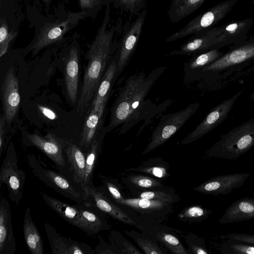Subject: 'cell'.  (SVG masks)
Returning a JSON list of instances; mask_svg holds the SVG:
<instances>
[{
  "label": "cell",
  "instance_id": "1",
  "mask_svg": "<svg viewBox=\"0 0 254 254\" xmlns=\"http://www.w3.org/2000/svg\"><path fill=\"white\" fill-rule=\"evenodd\" d=\"M159 66L146 76L144 71L131 75L126 80L111 108L107 132L122 125L120 134L126 133L153 110V104L146 100L153 85L165 70Z\"/></svg>",
  "mask_w": 254,
  "mask_h": 254
},
{
  "label": "cell",
  "instance_id": "2",
  "mask_svg": "<svg viewBox=\"0 0 254 254\" xmlns=\"http://www.w3.org/2000/svg\"><path fill=\"white\" fill-rule=\"evenodd\" d=\"M110 18V6L108 5L103 21L87 53L88 62L77 104V111L81 115L89 109L105 73L114 34V26H108Z\"/></svg>",
  "mask_w": 254,
  "mask_h": 254
},
{
  "label": "cell",
  "instance_id": "3",
  "mask_svg": "<svg viewBox=\"0 0 254 254\" xmlns=\"http://www.w3.org/2000/svg\"><path fill=\"white\" fill-rule=\"evenodd\" d=\"M254 146V121H251L223 136L206 154L209 157L235 160Z\"/></svg>",
  "mask_w": 254,
  "mask_h": 254
},
{
  "label": "cell",
  "instance_id": "4",
  "mask_svg": "<svg viewBox=\"0 0 254 254\" xmlns=\"http://www.w3.org/2000/svg\"><path fill=\"white\" fill-rule=\"evenodd\" d=\"M27 163L33 174L47 187L77 204L84 203L82 190H80L64 175L51 169L38 156L29 155Z\"/></svg>",
  "mask_w": 254,
  "mask_h": 254
},
{
  "label": "cell",
  "instance_id": "5",
  "mask_svg": "<svg viewBox=\"0 0 254 254\" xmlns=\"http://www.w3.org/2000/svg\"><path fill=\"white\" fill-rule=\"evenodd\" d=\"M199 106L198 103L190 104L178 112L163 115L152 132L150 141L142 154L153 151L169 140L196 112Z\"/></svg>",
  "mask_w": 254,
  "mask_h": 254
},
{
  "label": "cell",
  "instance_id": "6",
  "mask_svg": "<svg viewBox=\"0 0 254 254\" xmlns=\"http://www.w3.org/2000/svg\"><path fill=\"white\" fill-rule=\"evenodd\" d=\"M239 0H227L212 6L189 22L184 27L166 39L168 42L197 34L214 27L231 11Z\"/></svg>",
  "mask_w": 254,
  "mask_h": 254
},
{
  "label": "cell",
  "instance_id": "7",
  "mask_svg": "<svg viewBox=\"0 0 254 254\" xmlns=\"http://www.w3.org/2000/svg\"><path fill=\"white\" fill-rule=\"evenodd\" d=\"M25 178V172L18 167L15 147L10 142L0 167V187L6 185L9 199L17 205L22 198Z\"/></svg>",
  "mask_w": 254,
  "mask_h": 254
},
{
  "label": "cell",
  "instance_id": "8",
  "mask_svg": "<svg viewBox=\"0 0 254 254\" xmlns=\"http://www.w3.org/2000/svg\"><path fill=\"white\" fill-rule=\"evenodd\" d=\"M89 10L70 13L62 20L48 23L41 29L33 44L29 49L34 56L43 49L60 40L67 32L88 16Z\"/></svg>",
  "mask_w": 254,
  "mask_h": 254
},
{
  "label": "cell",
  "instance_id": "9",
  "mask_svg": "<svg viewBox=\"0 0 254 254\" xmlns=\"http://www.w3.org/2000/svg\"><path fill=\"white\" fill-rule=\"evenodd\" d=\"M84 203L110 215L124 223L139 228L138 223L114 204L103 192L94 186L86 187L82 189ZM141 227V226H140Z\"/></svg>",
  "mask_w": 254,
  "mask_h": 254
},
{
  "label": "cell",
  "instance_id": "10",
  "mask_svg": "<svg viewBox=\"0 0 254 254\" xmlns=\"http://www.w3.org/2000/svg\"><path fill=\"white\" fill-rule=\"evenodd\" d=\"M250 173L220 175L209 179L194 188V190L207 194L218 195L231 193L242 187L250 177Z\"/></svg>",
  "mask_w": 254,
  "mask_h": 254
},
{
  "label": "cell",
  "instance_id": "11",
  "mask_svg": "<svg viewBox=\"0 0 254 254\" xmlns=\"http://www.w3.org/2000/svg\"><path fill=\"white\" fill-rule=\"evenodd\" d=\"M240 93L213 109L196 127L181 142L186 145L194 142L218 125L226 117Z\"/></svg>",
  "mask_w": 254,
  "mask_h": 254
},
{
  "label": "cell",
  "instance_id": "12",
  "mask_svg": "<svg viewBox=\"0 0 254 254\" xmlns=\"http://www.w3.org/2000/svg\"><path fill=\"white\" fill-rule=\"evenodd\" d=\"M53 254H95V251L88 245L64 237L48 223L44 225Z\"/></svg>",
  "mask_w": 254,
  "mask_h": 254
},
{
  "label": "cell",
  "instance_id": "13",
  "mask_svg": "<svg viewBox=\"0 0 254 254\" xmlns=\"http://www.w3.org/2000/svg\"><path fill=\"white\" fill-rule=\"evenodd\" d=\"M41 194L46 204L66 222L77 227L89 236L95 235L82 215L78 204L70 205L45 193Z\"/></svg>",
  "mask_w": 254,
  "mask_h": 254
},
{
  "label": "cell",
  "instance_id": "14",
  "mask_svg": "<svg viewBox=\"0 0 254 254\" xmlns=\"http://www.w3.org/2000/svg\"><path fill=\"white\" fill-rule=\"evenodd\" d=\"M254 58V37L235 44L225 55L202 68V71L217 70Z\"/></svg>",
  "mask_w": 254,
  "mask_h": 254
},
{
  "label": "cell",
  "instance_id": "15",
  "mask_svg": "<svg viewBox=\"0 0 254 254\" xmlns=\"http://www.w3.org/2000/svg\"><path fill=\"white\" fill-rule=\"evenodd\" d=\"M3 111L7 123L16 116L20 103L18 81L12 67L6 72L1 86Z\"/></svg>",
  "mask_w": 254,
  "mask_h": 254
},
{
  "label": "cell",
  "instance_id": "16",
  "mask_svg": "<svg viewBox=\"0 0 254 254\" xmlns=\"http://www.w3.org/2000/svg\"><path fill=\"white\" fill-rule=\"evenodd\" d=\"M28 143L42 151L57 166L64 167L66 165L63 154V149L67 143L49 133L44 137L36 133H28L27 135Z\"/></svg>",
  "mask_w": 254,
  "mask_h": 254
},
{
  "label": "cell",
  "instance_id": "17",
  "mask_svg": "<svg viewBox=\"0 0 254 254\" xmlns=\"http://www.w3.org/2000/svg\"><path fill=\"white\" fill-rule=\"evenodd\" d=\"M254 23V18H248L232 21L220 26L214 27L204 32L221 38L224 40L227 45L232 44L235 45L247 39V34Z\"/></svg>",
  "mask_w": 254,
  "mask_h": 254
},
{
  "label": "cell",
  "instance_id": "18",
  "mask_svg": "<svg viewBox=\"0 0 254 254\" xmlns=\"http://www.w3.org/2000/svg\"><path fill=\"white\" fill-rule=\"evenodd\" d=\"M146 11L144 10L132 23L124 36L117 60L118 74L119 75L127 66L134 52L144 24Z\"/></svg>",
  "mask_w": 254,
  "mask_h": 254
},
{
  "label": "cell",
  "instance_id": "19",
  "mask_svg": "<svg viewBox=\"0 0 254 254\" xmlns=\"http://www.w3.org/2000/svg\"><path fill=\"white\" fill-rule=\"evenodd\" d=\"M17 244L14 237L11 213L8 201L4 197L0 200V254H15Z\"/></svg>",
  "mask_w": 254,
  "mask_h": 254
},
{
  "label": "cell",
  "instance_id": "20",
  "mask_svg": "<svg viewBox=\"0 0 254 254\" xmlns=\"http://www.w3.org/2000/svg\"><path fill=\"white\" fill-rule=\"evenodd\" d=\"M226 45L223 39L203 31L195 35V36L183 44L179 49L173 51L170 55H189L218 49Z\"/></svg>",
  "mask_w": 254,
  "mask_h": 254
},
{
  "label": "cell",
  "instance_id": "21",
  "mask_svg": "<svg viewBox=\"0 0 254 254\" xmlns=\"http://www.w3.org/2000/svg\"><path fill=\"white\" fill-rule=\"evenodd\" d=\"M131 210L139 217L145 216V221L161 212L170 210L171 203L141 198H124L120 203Z\"/></svg>",
  "mask_w": 254,
  "mask_h": 254
},
{
  "label": "cell",
  "instance_id": "22",
  "mask_svg": "<svg viewBox=\"0 0 254 254\" xmlns=\"http://www.w3.org/2000/svg\"><path fill=\"white\" fill-rule=\"evenodd\" d=\"M106 104H102L99 111L89 109L81 133L78 145L81 149L87 150L94 140L98 136L103 124Z\"/></svg>",
  "mask_w": 254,
  "mask_h": 254
},
{
  "label": "cell",
  "instance_id": "23",
  "mask_svg": "<svg viewBox=\"0 0 254 254\" xmlns=\"http://www.w3.org/2000/svg\"><path fill=\"white\" fill-rule=\"evenodd\" d=\"M254 218V198L245 197L233 202L218 222L220 224L236 223Z\"/></svg>",
  "mask_w": 254,
  "mask_h": 254
},
{
  "label": "cell",
  "instance_id": "24",
  "mask_svg": "<svg viewBox=\"0 0 254 254\" xmlns=\"http://www.w3.org/2000/svg\"><path fill=\"white\" fill-rule=\"evenodd\" d=\"M79 76V57L77 49L70 50L64 69V83L69 100L74 104L77 100Z\"/></svg>",
  "mask_w": 254,
  "mask_h": 254
},
{
  "label": "cell",
  "instance_id": "25",
  "mask_svg": "<svg viewBox=\"0 0 254 254\" xmlns=\"http://www.w3.org/2000/svg\"><path fill=\"white\" fill-rule=\"evenodd\" d=\"M73 181L82 190L85 169V153L77 144L69 141L64 148Z\"/></svg>",
  "mask_w": 254,
  "mask_h": 254
},
{
  "label": "cell",
  "instance_id": "26",
  "mask_svg": "<svg viewBox=\"0 0 254 254\" xmlns=\"http://www.w3.org/2000/svg\"><path fill=\"white\" fill-rule=\"evenodd\" d=\"M118 75L117 62L113 61L101 79L89 109L97 112L101 105L107 104L111 90Z\"/></svg>",
  "mask_w": 254,
  "mask_h": 254
},
{
  "label": "cell",
  "instance_id": "27",
  "mask_svg": "<svg viewBox=\"0 0 254 254\" xmlns=\"http://www.w3.org/2000/svg\"><path fill=\"white\" fill-rule=\"evenodd\" d=\"M24 240L31 254H44V244L41 236L34 224L29 206L26 208L23 220Z\"/></svg>",
  "mask_w": 254,
  "mask_h": 254
},
{
  "label": "cell",
  "instance_id": "28",
  "mask_svg": "<svg viewBox=\"0 0 254 254\" xmlns=\"http://www.w3.org/2000/svg\"><path fill=\"white\" fill-rule=\"evenodd\" d=\"M103 137L104 135L98 136L94 140L85 153V169L83 188L86 187L94 186L92 183L93 172L101 151Z\"/></svg>",
  "mask_w": 254,
  "mask_h": 254
},
{
  "label": "cell",
  "instance_id": "29",
  "mask_svg": "<svg viewBox=\"0 0 254 254\" xmlns=\"http://www.w3.org/2000/svg\"><path fill=\"white\" fill-rule=\"evenodd\" d=\"M206 0H172L169 16L172 20H181L199 8Z\"/></svg>",
  "mask_w": 254,
  "mask_h": 254
},
{
  "label": "cell",
  "instance_id": "30",
  "mask_svg": "<svg viewBox=\"0 0 254 254\" xmlns=\"http://www.w3.org/2000/svg\"><path fill=\"white\" fill-rule=\"evenodd\" d=\"M221 246L223 254H254V245L233 239H226Z\"/></svg>",
  "mask_w": 254,
  "mask_h": 254
},
{
  "label": "cell",
  "instance_id": "31",
  "mask_svg": "<svg viewBox=\"0 0 254 254\" xmlns=\"http://www.w3.org/2000/svg\"><path fill=\"white\" fill-rule=\"evenodd\" d=\"M156 240L161 243L171 253L177 254H187L188 252L179 240L173 235L159 232L155 235Z\"/></svg>",
  "mask_w": 254,
  "mask_h": 254
},
{
  "label": "cell",
  "instance_id": "32",
  "mask_svg": "<svg viewBox=\"0 0 254 254\" xmlns=\"http://www.w3.org/2000/svg\"><path fill=\"white\" fill-rule=\"evenodd\" d=\"M127 235L134 239L136 244L141 248L145 254H163L167 253L151 238L140 237L137 236L134 232H128Z\"/></svg>",
  "mask_w": 254,
  "mask_h": 254
},
{
  "label": "cell",
  "instance_id": "33",
  "mask_svg": "<svg viewBox=\"0 0 254 254\" xmlns=\"http://www.w3.org/2000/svg\"><path fill=\"white\" fill-rule=\"evenodd\" d=\"M223 55V53L217 49L206 51L197 56L190 63L189 67L191 69L203 68L217 60Z\"/></svg>",
  "mask_w": 254,
  "mask_h": 254
},
{
  "label": "cell",
  "instance_id": "34",
  "mask_svg": "<svg viewBox=\"0 0 254 254\" xmlns=\"http://www.w3.org/2000/svg\"><path fill=\"white\" fill-rule=\"evenodd\" d=\"M211 213V210L194 205L187 208L179 214V217L180 218L190 219L192 221L199 222L207 219Z\"/></svg>",
  "mask_w": 254,
  "mask_h": 254
},
{
  "label": "cell",
  "instance_id": "35",
  "mask_svg": "<svg viewBox=\"0 0 254 254\" xmlns=\"http://www.w3.org/2000/svg\"><path fill=\"white\" fill-rule=\"evenodd\" d=\"M0 57H2L7 51L10 42L16 35L14 31H9L8 28L4 18L0 22Z\"/></svg>",
  "mask_w": 254,
  "mask_h": 254
},
{
  "label": "cell",
  "instance_id": "36",
  "mask_svg": "<svg viewBox=\"0 0 254 254\" xmlns=\"http://www.w3.org/2000/svg\"><path fill=\"white\" fill-rule=\"evenodd\" d=\"M139 197L148 199L158 200L172 203L176 201L177 197L165 191L161 190H148L140 193Z\"/></svg>",
  "mask_w": 254,
  "mask_h": 254
},
{
  "label": "cell",
  "instance_id": "37",
  "mask_svg": "<svg viewBox=\"0 0 254 254\" xmlns=\"http://www.w3.org/2000/svg\"><path fill=\"white\" fill-rule=\"evenodd\" d=\"M123 238H120L117 232L113 231L111 232L110 239L115 242H112L113 244L117 245L118 249L121 251L122 254H140L142 253L136 248L132 245L127 240Z\"/></svg>",
  "mask_w": 254,
  "mask_h": 254
},
{
  "label": "cell",
  "instance_id": "38",
  "mask_svg": "<svg viewBox=\"0 0 254 254\" xmlns=\"http://www.w3.org/2000/svg\"><path fill=\"white\" fill-rule=\"evenodd\" d=\"M127 178L129 182L140 188H155L162 186L159 181L147 176L133 175H130Z\"/></svg>",
  "mask_w": 254,
  "mask_h": 254
},
{
  "label": "cell",
  "instance_id": "39",
  "mask_svg": "<svg viewBox=\"0 0 254 254\" xmlns=\"http://www.w3.org/2000/svg\"><path fill=\"white\" fill-rule=\"evenodd\" d=\"M134 170L136 172L149 174L159 178H163L168 176L167 171L165 167L159 165L148 166L147 164L144 163L142 166L138 167Z\"/></svg>",
  "mask_w": 254,
  "mask_h": 254
},
{
  "label": "cell",
  "instance_id": "40",
  "mask_svg": "<svg viewBox=\"0 0 254 254\" xmlns=\"http://www.w3.org/2000/svg\"><path fill=\"white\" fill-rule=\"evenodd\" d=\"M223 240L233 239L254 245V234L244 233H230L220 236Z\"/></svg>",
  "mask_w": 254,
  "mask_h": 254
},
{
  "label": "cell",
  "instance_id": "41",
  "mask_svg": "<svg viewBox=\"0 0 254 254\" xmlns=\"http://www.w3.org/2000/svg\"><path fill=\"white\" fill-rule=\"evenodd\" d=\"M6 123L4 115L1 116L0 119V155H2L9 145V139L6 136L5 124Z\"/></svg>",
  "mask_w": 254,
  "mask_h": 254
},
{
  "label": "cell",
  "instance_id": "42",
  "mask_svg": "<svg viewBox=\"0 0 254 254\" xmlns=\"http://www.w3.org/2000/svg\"><path fill=\"white\" fill-rule=\"evenodd\" d=\"M120 5L125 10L133 12L145 1V0H116Z\"/></svg>",
  "mask_w": 254,
  "mask_h": 254
},
{
  "label": "cell",
  "instance_id": "43",
  "mask_svg": "<svg viewBox=\"0 0 254 254\" xmlns=\"http://www.w3.org/2000/svg\"><path fill=\"white\" fill-rule=\"evenodd\" d=\"M99 242L95 249V254H116L114 251V249L109 245H108L102 238L99 237Z\"/></svg>",
  "mask_w": 254,
  "mask_h": 254
},
{
  "label": "cell",
  "instance_id": "44",
  "mask_svg": "<svg viewBox=\"0 0 254 254\" xmlns=\"http://www.w3.org/2000/svg\"><path fill=\"white\" fill-rule=\"evenodd\" d=\"M101 0H79L82 10H89L99 4Z\"/></svg>",
  "mask_w": 254,
  "mask_h": 254
},
{
  "label": "cell",
  "instance_id": "45",
  "mask_svg": "<svg viewBox=\"0 0 254 254\" xmlns=\"http://www.w3.org/2000/svg\"><path fill=\"white\" fill-rule=\"evenodd\" d=\"M38 107L42 114L47 118L52 120L56 118L57 116L55 112L50 109L42 106H39Z\"/></svg>",
  "mask_w": 254,
  "mask_h": 254
},
{
  "label": "cell",
  "instance_id": "46",
  "mask_svg": "<svg viewBox=\"0 0 254 254\" xmlns=\"http://www.w3.org/2000/svg\"><path fill=\"white\" fill-rule=\"evenodd\" d=\"M42 0L45 2H49L51 1V0Z\"/></svg>",
  "mask_w": 254,
  "mask_h": 254
},
{
  "label": "cell",
  "instance_id": "47",
  "mask_svg": "<svg viewBox=\"0 0 254 254\" xmlns=\"http://www.w3.org/2000/svg\"><path fill=\"white\" fill-rule=\"evenodd\" d=\"M252 4H253V5L254 6V0H253L252 1Z\"/></svg>",
  "mask_w": 254,
  "mask_h": 254
}]
</instances>
